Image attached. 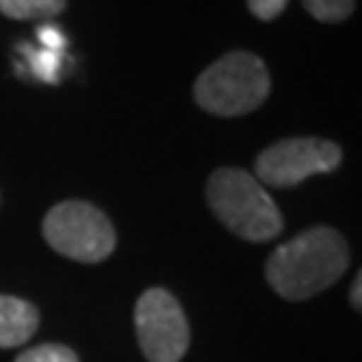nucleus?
Masks as SVG:
<instances>
[{"label": "nucleus", "instance_id": "f257e3e1", "mask_svg": "<svg viewBox=\"0 0 362 362\" xmlns=\"http://www.w3.org/2000/svg\"><path fill=\"white\" fill-rule=\"evenodd\" d=\"M346 269V239L336 228L314 226L274 250L266 260V279L287 300H306L338 282Z\"/></svg>", "mask_w": 362, "mask_h": 362}, {"label": "nucleus", "instance_id": "f03ea898", "mask_svg": "<svg viewBox=\"0 0 362 362\" xmlns=\"http://www.w3.org/2000/svg\"><path fill=\"white\" fill-rule=\"evenodd\" d=\"M207 202L215 218L247 242H269L282 231V212L250 172L223 167L207 180Z\"/></svg>", "mask_w": 362, "mask_h": 362}, {"label": "nucleus", "instance_id": "7ed1b4c3", "mask_svg": "<svg viewBox=\"0 0 362 362\" xmlns=\"http://www.w3.org/2000/svg\"><path fill=\"white\" fill-rule=\"evenodd\" d=\"M272 91L266 62L252 52H228L215 59L194 83V100L212 116L233 118L258 110Z\"/></svg>", "mask_w": 362, "mask_h": 362}, {"label": "nucleus", "instance_id": "20e7f679", "mask_svg": "<svg viewBox=\"0 0 362 362\" xmlns=\"http://www.w3.org/2000/svg\"><path fill=\"white\" fill-rule=\"evenodd\" d=\"M46 245L78 263H100L116 250V228L89 202H59L43 218Z\"/></svg>", "mask_w": 362, "mask_h": 362}, {"label": "nucleus", "instance_id": "39448f33", "mask_svg": "<svg viewBox=\"0 0 362 362\" xmlns=\"http://www.w3.org/2000/svg\"><path fill=\"white\" fill-rule=\"evenodd\" d=\"M341 148L322 137H290L266 148L255 158V180L272 188H293L314 175H330L341 167Z\"/></svg>", "mask_w": 362, "mask_h": 362}, {"label": "nucleus", "instance_id": "423d86ee", "mask_svg": "<svg viewBox=\"0 0 362 362\" xmlns=\"http://www.w3.org/2000/svg\"><path fill=\"white\" fill-rule=\"evenodd\" d=\"M134 327L148 362H180L185 357L191 330L177 298L169 290H145L134 306Z\"/></svg>", "mask_w": 362, "mask_h": 362}, {"label": "nucleus", "instance_id": "0eeeda50", "mask_svg": "<svg viewBox=\"0 0 362 362\" xmlns=\"http://www.w3.org/2000/svg\"><path fill=\"white\" fill-rule=\"evenodd\" d=\"M38 330V309L22 298L0 293V349L27 344Z\"/></svg>", "mask_w": 362, "mask_h": 362}, {"label": "nucleus", "instance_id": "6e6552de", "mask_svg": "<svg viewBox=\"0 0 362 362\" xmlns=\"http://www.w3.org/2000/svg\"><path fill=\"white\" fill-rule=\"evenodd\" d=\"M67 0H0V13L25 22V19H52L62 13Z\"/></svg>", "mask_w": 362, "mask_h": 362}, {"label": "nucleus", "instance_id": "1a4fd4ad", "mask_svg": "<svg viewBox=\"0 0 362 362\" xmlns=\"http://www.w3.org/2000/svg\"><path fill=\"white\" fill-rule=\"evenodd\" d=\"M16 52L25 54V62H27V73L35 76L38 81H46V83H57V67L62 62V52H33L27 43H19Z\"/></svg>", "mask_w": 362, "mask_h": 362}, {"label": "nucleus", "instance_id": "9d476101", "mask_svg": "<svg viewBox=\"0 0 362 362\" xmlns=\"http://www.w3.org/2000/svg\"><path fill=\"white\" fill-rule=\"evenodd\" d=\"M300 3L317 22H325V25L346 22L357 6V0H300Z\"/></svg>", "mask_w": 362, "mask_h": 362}, {"label": "nucleus", "instance_id": "9b49d317", "mask_svg": "<svg viewBox=\"0 0 362 362\" xmlns=\"http://www.w3.org/2000/svg\"><path fill=\"white\" fill-rule=\"evenodd\" d=\"M16 362H78V354L62 344H40L19 354Z\"/></svg>", "mask_w": 362, "mask_h": 362}, {"label": "nucleus", "instance_id": "f8f14e48", "mask_svg": "<svg viewBox=\"0 0 362 362\" xmlns=\"http://www.w3.org/2000/svg\"><path fill=\"white\" fill-rule=\"evenodd\" d=\"M250 11L260 22H274L287 8V0H247Z\"/></svg>", "mask_w": 362, "mask_h": 362}, {"label": "nucleus", "instance_id": "ddd939ff", "mask_svg": "<svg viewBox=\"0 0 362 362\" xmlns=\"http://www.w3.org/2000/svg\"><path fill=\"white\" fill-rule=\"evenodd\" d=\"M38 38H40V43H43L46 49H52V52H62V46H65V38H62V33H59L57 27H52V25L40 27Z\"/></svg>", "mask_w": 362, "mask_h": 362}, {"label": "nucleus", "instance_id": "4468645a", "mask_svg": "<svg viewBox=\"0 0 362 362\" xmlns=\"http://www.w3.org/2000/svg\"><path fill=\"white\" fill-rule=\"evenodd\" d=\"M360 285H362V276L357 274L354 276V287H351V303H354V309H360L362 300H360Z\"/></svg>", "mask_w": 362, "mask_h": 362}]
</instances>
